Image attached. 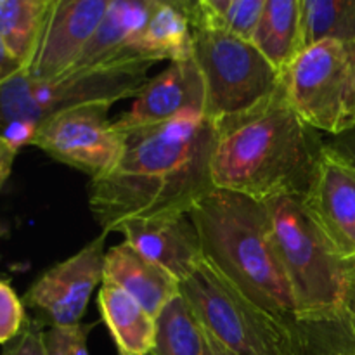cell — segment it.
Masks as SVG:
<instances>
[{"label":"cell","instance_id":"obj_1","mask_svg":"<svg viewBox=\"0 0 355 355\" xmlns=\"http://www.w3.org/2000/svg\"><path fill=\"white\" fill-rule=\"evenodd\" d=\"M218 125L186 114L123 134L125 153L113 172L89 184V208L103 232L128 222L189 214L215 189L211 155Z\"/></svg>","mask_w":355,"mask_h":355},{"label":"cell","instance_id":"obj_2","mask_svg":"<svg viewBox=\"0 0 355 355\" xmlns=\"http://www.w3.org/2000/svg\"><path fill=\"white\" fill-rule=\"evenodd\" d=\"M211 155L215 189L267 203L307 194L326 149L322 134L298 116L279 87L246 113L218 121Z\"/></svg>","mask_w":355,"mask_h":355},{"label":"cell","instance_id":"obj_3","mask_svg":"<svg viewBox=\"0 0 355 355\" xmlns=\"http://www.w3.org/2000/svg\"><path fill=\"white\" fill-rule=\"evenodd\" d=\"M189 217L200 232L205 257L253 304L304 333L314 355V340L298 318L266 203L214 189Z\"/></svg>","mask_w":355,"mask_h":355},{"label":"cell","instance_id":"obj_4","mask_svg":"<svg viewBox=\"0 0 355 355\" xmlns=\"http://www.w3.org/2000/svg\"><path fill=\"white\" fill-rule=\"evenodd\" d=\"M300 322L314 340V355L336 354L349 340L345 300L355 267L338 253L297 198L266 203Z\"/></svg>","mask_w":355,"mask_h":355},{"label":"cell","instance_id":"obj_5","mask_svg":"<svg viewBox=\"0 0 355 355\" xmlns=\"http://www.w3.org/2000/svg\"><path fill=\"white\" fill-rule=\"evenodd\" d=\"M180 295L200 324L236 355H311L304 333L253 304L208 259L180 283Z\"/></svg>","mask_w":355,"mask_h":355},{"label":"cell","instance_id":"obj_6","mask_svg":"<svg viewBox=\"0 0 355 355\" xmlns=\"http://www.w3.org/2000/svg\"><path fill=\"white\" fill-rule=\"evenodd\" d=\"M156 62L121 59L96 68L73 69L51 80L31 78L26 71L0 83V132L14 121L40 127L49 118L71 107L94 103L114 104L135 97Z\"/></svg>","mask_w":355,"mask_h":355},{"label":"cell","instance_id":"obj_7","mask_svg":"<svg viewBox=\"0 0 355 355\" xmlns=\"http://www.w3.org/2000/svg\"><path fill=\"white\" fill-rule=\"evenodd\" d=\"M193 59L207 89V116L227 120L262 104L284 76L250 40L222 30H193Z\"/></svg>","mask_w":355,"mask_h":355},{"label":"cell","instance_id":"obj_8","mask_svg":"<svg viewBox=\"0 0 355 355\" xmlns=\"http://www.w3.org/2000/svg\"><path fill=\"white\" fill-rule=\"evenodd\" d=\"M352 47L321 42L304 49L284 73V89L298 116L321 134L343 132Z\"/></svg>","mask_w":355,"mask_h":355},{"label":"cell","instance_id":"obj_9","mask_svg":"<svg viewBox=\"0 0 355 355\" xmlns=\"http://www.w3.org/2000/svg\"><path fill=\"white\" fill-rule=\"evenodd\" d=\"M111 106L94 103L58 113L38 127L33 146L92 180L107 175L116 168L127 146L125 135L107 116Z\"/></svg>","mask_w":355,"mask_h":355},{"label":"cell","instance_id":"obj_10","mask_svg":"<svg viewBox=\"0 0 355 355\" xmlns=\"http://www.w3.org/2000/svg\"><path fill=\"white\" fill-rule=\"evenodd\" d=\"M106 236L103 232L73 257L52 266L28 288L24 307L37 314L38 324L69 328L83 322L90 297L104 279Z\"/></svg>","mask_w":355,"mask_h":355},{"label":"cell","instance_id":"obj_11","mask_svg":"<svg viewBox=\"0 0 355 355\" xmlns=\"http://www.w3.org/2000/svg\"><path fill=\"white\" fill-rule=\"evenodd\" d=\"M186 114H207V89L194 59L172 61L144 83L128 111L113 120L121 134L155 127Z\"/></svg>","mask_w":355,"mask_h":355},{"label":"cell","instance_id":"obj_12","mask_svg":"<svg viewBox=\"0 0 355 355\" xmlns=\"http://www.w3.org/2000/svg\"><path fill=\"white\" fill-rule=\"evenodd\" d=\"M300 201L340 255L355 263V166L326 146Z\"/></svg>","mask_w":355,"mask_h":355},{"label":"cell","instance_id":"obj_13","mask_svg":"<svg viewBox=\"0 0 355 355\" xmlns=\"http://www.w3.org/2000/svg\"><path fill=\"white\" fill-rule=\"evenodd\" d=\"M110 3L111 0H54L28 75L51 80L71 71Z\"/></svg>","mask_w":355,"mask_h":355},{"label":"cell","instance_id":"obj_14","mask_svg":"<svg viewBox=\"0 0 355 355\" xmlns=\"http://www.w3.org/2000/svg\"><path fill=\"white\" fill-rule=\"evenodd\" d=\"M118 232L137 252L184 283L200 267L205 257L200 232L189 214L158 220L128 222Z\"/></svg>","mask_w":355,"mask_h":355},{"label":"cell","instance_id":"obj_15","mask_svg":"<svg viewBox=\"0 0 355 355\" xmlns=\"http://www.w3.org/2000/svg\"><path fill=\"white\" fill-rule=\"evenodd\" d=\"M103 281L121 288L155 319L180 295L179 281L125 239L106 252Z\"/></svg>","mask_w":355,"mask_h":355},{"label":"cell","instance_id":"obj_16","mask_svg":"<svg viewBox=\"0 0 355 355\" xmlns=\"http://www.w3.org/2000/svg\"><path fill=\"white\" fill-rule=\"evenodd\" d=\"M155 7L156 0H111L103 21L71 71L96 68L121 59H139L132 55L130 49L144 30Z\"/></svg>","mask_w":355,"mask_h":355},{"label":"cell","instance_id":"obj_17","mask_svg":"<svg viewBox=\"0 0 355 355\" xmlns=\"http://www.w3.org/2000/svg\"><path fill=\"white\" fill-rule=\"evenodd\" d=\"M97 304L101 318L113 336L118 355H149L153 352L156 319L137 300L121 288L103 281Z\"/></svg>","mask_w":355,"mask_h":355},{"label":"cell","instance_id":"obj_18","mask_svg":"<svg viewBox=\"0 0 355 355\" xmlns=\"http://www.w3.org/2000/svg\"><path fill=\"white\" fill-rule=\"evenodd\" d=\"M130 52L153 62L193 58V28L177 0H156L155 10Z\"/></svg>","mask_w":355,"mask_h":355},{"label":"cell","instance_id":"obj_19","mask_svg":"<svg viewBox=\"0 0 355 355\" xmlns=\"http://www.w3.org/2000/svg\"><path fill=\"white\" fill-rule=\"evenodd\" d=\"M252 44L284 76L302 52L300 0H266Z\"/></svg>","mask_w":355,"mask_h":355},{"label":"cell","instance_id":"obj_20","mask_svg":"<svg viewBox=\"0 0 355 355\" xmlns=\"http://www.w3.org/2000/svg\"><path fill=\"white\" fill-rule=\"evenodd\" d=\"M54 0H0V38L23 71L31 68Z\"/></svg>","mask_w":355,"mask_h":355},{"label":"cell","instance_id":"obj_21","mask_svg":"<svg viewBox=\"0 0 355 355\" xmlns=\"http://www.w3.org/2000/svg\"><path fill=\"white\" fill-rule=\"evenodd\" d=\"M193 30H222L252 42L266 0H177Z\"/></svg>","mask_w":355,"mask_h":355},{"label":"cell","instance_id":"obj_22","mask_svg":"<svg viewBox=\"0 0 355 355\" xmlns=\"http://www.w3.org/2000/svg\"><path fill=\"white\" fill-rule=\"evenodd\" d=\"M302 51L321 42L355 47V0H300Z\"/></svg>","mask_w":355,"mask_h":355},{"label":"cell","instance_id":"obj_23","mask_svg":"<svg viewBox=\"0 0 355 355\" xmlns=\"http://www.w3.org/2000/svg\"><path fill=\"white\" fill-rule=\"evenodd\" d=\"M151 355H207L203 326L182 295L166 304L156 318Z\"/></svg>","mask_w":355,"mask_h":355},{"label":"cell","instance_id":"obj_24","mask_svg":"<svg viewBox=\"0 0 355 355\" xmlns=\"http://www.w3.org/2000/svg\"><path fill=\"white\" fill-rule=\"evenodd\" d=\"M24 302L7 279H0V343L7 345L28 326Z\"/></svg>","mask_w":355,"mask_h":355},{"label":"cell","instance_id":"obj_25","mask_svg":"<svg viewBox=\"0 0 355 355\" xmlns=\"http://www.w3.org/2000/svg\"><path fill=\"white\" fill-rule=\"evenodd\" d=\"M94 322H80L69 328H45L44 343L49 355H90L87 340Z\"/></svg>","mask_w":355,"mask_h":355},{"label":"cell","instance_id":"obj_26","mask_svg":"<svg viewBox=\"0 0 355 355\" xmlns=\"http://www.w3.org/2000/svg\"><path fill=\"white\" fill-rule=\"evenodd\" d=\"M44 326L37 321L28 322L16 340L7 343L2 355H49L44 343Z\"/></svg>","mask_w":355,"mask_h":355},{"label":"cell","instance_id":"obj_27","mask_svg":"<svg viewBox=\"0 0 355 355\" xmlns=\"http://www.w3.org/2000/svg\"><path fill=\"white\" fill-rule=\"evenodd\" d=\"M38 125L30 123V121H14V123L7 125L2 132L0 137L7 142L12 149L19 153L24 146H33L35 135H37Z\"/></svg>","mask_w":355,"mask_h":355},{"label":"cell","instance_id":"obj_28","mask_svg":"<svg viewBox=\"0 0 355 355\" xmlns=\"http://www.w3.org/2000/svg\"><path fill=\"white\" fill-rule=\"evenodd\" d=\"M326 146L355 166V127L338 135H331L326 141Z\"/></svg>","mask_w":355,"mask_h":355},{"label":"cell","instance_id":"obj_29","mask_svg":"<svg viewBox=\"0 0 355 355\" xmlns=\"http://www.w3.org/2000/svg\"><path fill=\"white\" fill-rule=\"evenodd\" d=\"M355 127V47H352V59H350V76L349 92L345 101V118H343V132ZM342 134V132H340Z\"/></svg>","mask_w":355,"mask_h":355},{"label":"cell","instance_id":"obj_30","mask_svg":"<svg viewBox=\"0 0 355 355\" xmlns=\"http://www.w3.org/2000/svg\"><path fill=\"white\" fill-rule=\"evenodd\" d=\"M17 151L10 148L2 137H0V187L7 182V179L12 173L14 159H16Z\"/></svg>","mask_w":355,"mask_h":355},{"label":"cell","instance_id":"obj_31","mask_svg":"<svg viewBox=\"0 0 355 355\" xmlns=\"http://www.w3.org/2000/svg\"><path fill=\"white\" fill-rule=\"evenodd\" d=\"M21 71H23L21 66L14 61V58L9 54L7 47L3 45L2 38H0V83L6 82V80H9L10 76L17 75V73Z\"/></svg>","mask_w":355,"mask_h":355},{"label":"cell","instance_id":"obj_32","mask_svg":"<svg viewBox=\"0 0 355 355\" xmlns=\"http://www.w3.org/2000/svg\"><path fill=\"white\" fill-rule=\"evenodd\" d=\"M205 333V345H207V355H236L232 350H229L220 340L215 338L208 329L203 328Z\"/></svg>","mask_w":355,"mask_h":355},{"label":"cell","instance_id":"obj_33","mask_svg":"<svg viewBox=\"0 0 355 355\" xmlns=\"http://www.w3.org/2000/svg\"><path fill=\"white\" fill-rule=\"evenodd\" d=\"M345 312L352 321H355V267L352 270V277H350V284H349V293H347V300H345Z\"/></svg>","mask_w":355,"mask_h":355},{"label":"cell","instance_id":"obj_34","mask_svg":"<svg viewBox=\"0 0 355 355\" xmlns=\"http://www.w3.org/2000/svg\"><path fill=\"white\" fill-rule=\"evenodd\" d=\"M349 318V315H347ZM349 326H350V331H352V336H354V342H355V321H352V319L349 318Z\"/></svg>","mask_w":355,"mask_h":355},{"label":"cell","instance_id":"obj_35","mask_svg":"<svg viewBox=\"0 0 355 355\" xmlns=\"http://www.w3.org/2000/svg\"><path fill=\"white\" fill-rule=\"evenodd\" d=\"M7 234V225L6 224H0V239Z\"/></svg>","mask_w":355,"mask_h":355},{"label":"cell","instance_id":"obj_36","mask_svg":"<svg viewBox=\"0 0 355 355\" xmlns=\"http://www.w3.org/2000/svg\"><path fill=\"white\" fill-rule=\"evenodd\" d=\"M329 355H355V350L354 352H338V354H329Z\"/></svg>","mask_w":355,"mask_h":355},{"label":"cell","instance_id":"obj_37","mask_svg":"<svg viewBox=\"0 0 355 355\" xmlns=\"http://www.w3.org/2000/svg\"><path fill=\"white\" fill-rule=\"evenodd\" d=\"M149 355H151V354H149Z\"/></svg>","mask_w":355,"mask_h":355}]
</instances>
